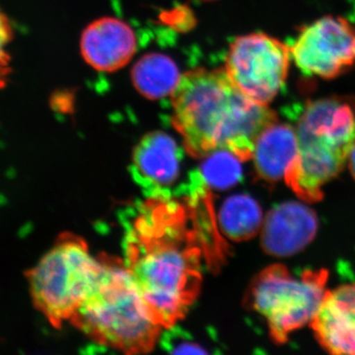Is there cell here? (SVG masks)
<instances>
[{
	"label": "cell",
	"instance_id": "cell-18",
	"mask_svg": "<svg viewBox=\"0 0 355 355\" xmlns=\"http://www.w3.org/2000/svg\"><path fill=\"white\" fill-rule=\"evenodd\" d=\"M349 166L350 172L355 179V146L349 156Z\"/></svg>",
	"mask_w": 355,
	"mask_h": 355
},
{
	"label": "cell",
	"instance_id": "cell-10",
	"mask_svg": "<svg viewBox=\"0 0 355 355\" xmlns=\"http://www.w3.org/2000/svg\"><path fill=\"white\" fill-rule=\"evenodd\" d=\"M317 230L314 210L300 202L282 203L270 210L263 219L261 246L272 256H291L307 247Z\"/></svg>",
	"mask_w": 355,
	"mask_h": 355
},
{
	"label": "cell",
	"instance_id": "cell-13",
	"mask_svg": "<svg viewBox=\"0 0 355 355\" xmlns=\"http://www.w3.org/2000/svg\"><path fill=\"white\" fill-rule=\"evenodd\" d=\"M297 156L296 128L275 121L259 137L252 159L261 179L266 182H277L284 180Z\"/></svg>",
	"mask_w": 355,
	"mask_h": 355
},
{
	"label": "cell",
	"instance_id": "cell-9",
	"mask_svg": "<svg viewBox=\"0 0 355 355\" xmlns=\"http://www.w3.org/2000/svg\"><path fill=\"white\" fill-rule=\"evenodd\" d=\"M182 155L167 133L144 135L133 151L132 175L147 198H172V188L181 169Z\"/></svg>",
	"mask_w": 355,
	"mask_h": 355
},
{
	"label": "cell",
	"instance_id": "cell-17",
	"mask_svg": "<svg viewBox=\"0 0 355 355\" xmlns=\"http://www.w3.org/2000/svg\"><path fill=\"white\" fill-rule=\"evenodd\" d=\"M14 39L12 23L6 12L0 8V89L6 87L12 73L11 55L8 46Z\"/></svg>",
	"mask_w": 355,
	"mask_h": 355
},
{
	"label": "cell",
	"instance_id": "cell-15",
	"mask_svg": "<svg viewBox=\"0 0 355 355\" xmlns=\"http://www.w3.org/2000/svg\"><path fill=\"white\" fill-rule=\"evenodd\" d=\"M224 234L234 241H244L258 234L263 226V214L259 203L249 196L228 198L222 205L219 217Z\"/></svg>",
	"mask_w": 355,
	"mask_h": 355
},
{
	"label": "cell",
	"instance_id": "cell-3",
	"mask_svg": "<svg viewBox=\"0 0 355 355\" xmlns=\"http://www.w3.org/2000/svg\"><path fill=\"white\" fill-rule=\"evenodd\" d=\"M70 322L96 343L128 354L150 352L164 329L125 263L112 260H103L97 282Z\"/></svg>",
	"mask_w": 355,
	"mask_h": 355
},
{
	"label": "cell",
	"instance_id": "cell-1",
	"mask_svg": "<svg viewBox=\"0 0 355 355\" xmlns=\"http://www.w3.org/2000/svg\"><path fill=\"white\" fill-rule=\"evenodd\" d=\"M172 198H148L125 224V265L163 328L186 315L200 284V251Z\"/></svg>",
	"mask_w": 355,
	"mask_h": 355
},
{
	"label": "cell",
	"instance_id": "cell-5",
	"mask_svg": "<svg viewBox=\"0 0 355 355\" xmlns=\"http://www.w3.org/2000/svg\"><path fill=\"white\" fill-rule=\"evenodd\" d=\"M103 268L76 236H64L28 275L35 305L53 326L70 321Z\"/></svg>",
	"mask_w": 355,
	"mask_h": 355
},
{
	"label": "cell",
	"instance_id": "cell-6",
	"mask_svg": "<svg viewBox=\"0 0 355 355\" xmlns=\"http://www.w3.org/2000/svg\"><path fill=\"white\" fill-rule=\"evenodd\" d=\"M327 280L326 270H305L295 277L286 266L277 263L254 277L247 303L265 318L273 342L282 345L316 316L327 292Z\"/></svg>",
	"mask_w": 355,
	"mask_h": 355
},
{
	"label": "cell",
	"instance_id": "cell-12",
	"mask_svg": "<svg viewBox=\"0 0 355 355\" xmlns=\"http://www.w3.org/2000/svg\"><path fill=\"white\" fill-rule=\"evenodd\" d=\"M81 55L98 71L112 72L125 67L137 51V38L130 25L103 17L87 26L81 35Z\"/></svg>",
	"mask_w": 355,
	"mask_h": 355
},
{
	"label": "cell",
	"instance_id": "cell-16",
	"mask_svg": "<svg viewBox=\"0 0 355 355\" xmlns=\"http://www.w3.org/2000/svg\"><path fill=\"white\" fill-rule=\"evenodd\" d=\"M205 158L202 171L198 174L200 181L219 190L237 183L242 174V160L237 156L227 150H216Z\"/></svg>",
	"mask_w": 355,
	"mask_h": 355
},
{
	"label": "cell",
	"instance_id": "cell-7",
	"mask_svg": "<svg viewBox=\"0 0 355 355\" xmlns=\"http://www.w3.org/2000/svg\"><path fill=\"white\" fill-rule=\"evenodd\" d=\"M291 58L286 44L263 33H253L230 44L224 69L243 94L268 105L284 87Z\"/></svg>",
	"mask_w": 355,
	"mask_h": 355
},
{
	"label": "cell",
	"instance_id": "cell-8",
	"mask_svg": "<svg viewBox=\"0 0 355 355\" xmlns=\"http://www.w3.org/2000/svg\"><path fill=\"white\" fill-rule=\"evenodd\" d=\"M291 51L307 76L334 78L355 64V27L343 18H320L301 30Z\"/></svg>",
	"mask_w": 355,
	"mask_h": 355
},
{
	"label": "cell",
	"instance_id": "cell-14",
	"mask_svg": "<svg viewBox=\"0 0 355 355\" xmlns=\"http://www.w3.org/2000/svg\"><path fill=\"white\" fill-rule=\"evenodd\" d=\"M180 77L174 60L160 53L144 55L135 64L132 71L135 89L151 100L172 95Z\"/></svg>",
	"mask_w": 355,
	"mask_h": 355
},
{
	"label": "cell",
	"instance_id": "cell-11",
	"mask_svg": "<svg viewBox=\"0 0 355 355\" xmlns=\"http://www.w3.org/2000/svg\"><path fill=\"white\" fill-rule=\"evenodd\" d=\"M310 324L324 350L355 355V284L327 291Z\"/></svg>",
	"mask_w": 355,
	"mask_h": 355
},
{
	"label": "cell",
	"instance_id": "cell-4",
	"mask_svg": "<svg viewBox=\"0 0 355 355\" xmlns=\"http://www.w3.org/2000/svg\"><path fill=\"white\" fill-rule=\"evenodd\" d=\"M298 156L284 181L301 200L319 202L323 187L340 171L355 146V100L310 103L296 127Z\"/></svg>",
	"mask_w": 355,
	"mask_h": 355
},
{
	"label": "cell",
	"instance_id": "cell-2",
	"mask_svg": "<svg viewBox=\"0 0 355 355\" xmlns=\"http://www.w3.org/2000/svg\"><path fill=\"white\" fill-rule=\"evenodd\" d=\"M172 106L174 127L196 158L227 150L248 160L261 132L277 121L275 112L243 94L225 69L184 73L173 91Z\"/></svg>",
	"mask_w": 355,
	"mask_h": 355
}]
</instances>
